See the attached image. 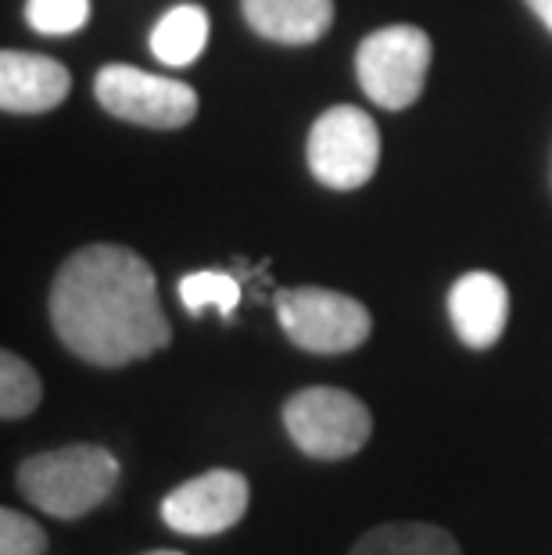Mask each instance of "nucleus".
<instances>
[{
	"label": "nucleus",
	"mask_w": 552,
	"mask_h": 555,
	"mask_svg": "<svg viewBox=\"0 0 552 555\" xmlns=\"http://www.w3.org/2000/svg\"><path fill=\"white\" fill-rule=\"evenodd\" d=\"M0 555H47V534L37 519L0 509Z\"/></svg>",
	"instance_id": "17"
},
{
	"label": "nucleus",
	"mask_w": 552,
	"mask_h": 555,
	"mask_svg": "<svg viewBox=\"0 0 552 555\" xmlns=\"http://www.w3.org/2000/svg\"><path fill=\"white\" fill-rule=\"evenodd\" d=\"M123 466L101 444H65L18 466V491L54 519H79L108 502Z\"/></svg>",
	"instance_id": "2"
},
{
	"label": "nucleus",
	"mask_w": 552,
	"mask_h": 555,
	"mask_svg": "<svg viewBox=\"0 0 552 555\" xmlns=\"http://www.w3.org/2000/svg\"><path fill=\"white\" fill-rule=\"evenodd\" d=\"M277 319L291 345L312 356H345L367 345L373 315L362 301L326 287H295L277 294Z\"/></svg>",
	"instance_id": "5"
},
{
	"label": "nucleus",
	"mask_w": 552,
	"mask_h": 555,
	"mask_svg": "<svg viewBox=\"0 0 552 555\" xmlns=\"http://www.w3.org/2000/svg\"><path fill=\"white\" fill-rule=\"evenodd\" d=\"M244 22L258 37L309 47L334 26V0H241Z\"/></svg>",
	"instance_id": "11"
},
{
	"label": "nucleus",
	"mask_w": 552,
	"mask_h": 555,
	"mask_svg": "<svg viewBox=\"0 0 552 555\" xmlns=\"http://www.w3.org/2000/svg\"><path fill=\"white\" fill-rule=\"evenodd\" d=\"M284 430L301 455L320 463H341L367 448L373 416L351 391L341 387H305L284 401Z\"/></svg>",
	"instance_id": "3"
},
{
	"label": "nucleus",
	"mask_w": 552,
	"mask_h": 555,
	"mask_svg": "<svg viewBox=\"0 0 552 555\" xmlns=\"http://www.w3.org/2000/svg\"><path fill=\"white\" fill-rule=\"evenodd\" d=\"M73 76L62 62L29 51L0 54V108L11 115H40L68 98Z\"/></svg>",
	"instance_id": "10"
},
{
	"label": "nucleus",
	"mask_w": 552,
	"mask_h": 555,
	"mask_svg": "<svg viewBox=\"0 0 552 555\" xmlns=\"http://www.w3.org/2000/svg\"><path fill=\"white\" fill-rule=\"evenodd\" d=\"M144 555H183V552H169V548H158V552H144Z\"/></svg>",
	"instance_id": "19"
},
{
	"label": "nucleus",
	"mask_w": 552,
	"mask_h": 555,
	"mask_svg": "<svg viewBox=\"0 0 552 555\" xmlns=\"http://www.w3.org/2000/svg\"><path fill=\"white\" fill-rule=\"evenodd\" d=\"M252 488L238 469H208L202 477L183 480L162 499V519L176 534L187 538H216L222 530L238 527L248 513Z\"/></svg>",
	"instance_id": "8"
},
{
	"label": "nucleus",
	"mask_w": 552,
	"mask_h": 555,
	"mask_svg": "<svg viewBox=\"0 0 552 555\" xmlns=\"http://www.w3.org/2000/svg\"><path fill=\"white\" fill-rule=\"evenodd\" d=\"M47 309L57 340L101 370L151 359L172 340L155 273L133 247L90 244L68 255Z\"/></svg>",
	"instance_id": "1"
},
{
	"label": "nucleus",
	"mask_w": 552,
	"mask_h": 555,
	"mask_svg": "<svg viewBox=\"0 0 552 555\" xmlns=\"http://www.w3.org/2000/svg\"><path fill=\"white\" fill-rule=\"evenodd\" d=\"M449 319H452L455 337H460L466 348H474V351L491 348L496 340H502L510 323L506 283L496 273H485V269L463 273L449 291Z\"/></svg>",
	"instance_id": "9"
},
{
	"label": "nucleus",
	"mask_w": 552,
	"mask_h": 555,
	"mask_svg": "<svg viewBox=\"0 0 552 555\" xmlns=\"http://www.w3.org/2000/svg\"><path fill=\"white\" fill-rule=\"evenodd\" d=\"M309 172L331 191H359L381 162V129L367 112L337 104L312 122L305 140Z\"/></svg>",
	"instance_id": "6"
},
{
	"label": "nucleus",
	"mask_w": 552,
	"mask_h": 555,
	"mask_svg": "<svg viewBox=\"0 0 552 555\" xmlns=\"http://www.w3.org/2000/svg\"><path fill=\"white\" fill-rule=\"evenodd\" d=\"M348 555H463V552L460 541L445 527L406 519V524H381L367 530L351 545Z\"/></svg>",
	"instance_id": "12"
},
{
	"label": "nucleus",
	"mask_w": 552,
	"mask_h": 555,
	"mask_svg": "<svg viewBox=\"0 0 552 555\" xmlns=\"http://www.w3.org/2000/svg\"><path fill=\"white\" fill-rule=\"evenodd\" d=\"M26 18L43 37H68L87 26L90 0H29Z\"/></svg>",
	"instance_id": "16"
},
{
	"label": "nucleus",
	"mask_w": 552,
	"mask_h": 555,
	"mask_svg": "<svg viewBox=\"0 0 552 555\" xmlns=\"http://www.w3.org/2000/svg\"><path fill=\"white\" fill-rule=\"evenodd\" d=\"M524 4L531 8L535 15L542 18V26H545V29L552 33V0H524Z\"/></svg>",
	"instance_id": "18"
},
{
	"label": "nucleus",
	"mask_w": 552,
	"mask_h": 555,
	"mask_svg": "<svg viewBox=\"0 0 552 555\" xmlns=\"http://www.w3.org/2000/svg\"><path fill=\"white\" fill-rule=\"evenodd\" d=\"M431 37L420 26L373 29L356 51V76L373 104L406 112L420 101L431 68Z\"/></svg>",
	"instance_id": "4"
},
{
	"label": "nucleus",
	"mask_w": 552,
	"mask_h": 555,
	"mask_svg": "<svg viewBox=\"0 0 552 555\" xmlns=\"http://www.w3.org/2000/svg\"><path fill=\"white\" fill-rule=\"evenodd\" d=\"M93 93L115 119L147 129H183L197 115V93L187 82L133 65H104L93 79Z\"/></svg>",
	"instance_id": "7"
},
{
	"label": "nucleus",
	"mask_w": 552,
	"mask_h": 555,
	"mask_svg": "<svg viewBox=\"0 0 552 555\" xmlns=\"http://www.w3.org/2000/svg\"><path fill=\"white\" fill-rule=\"evenodd\" d=\"M180 301L191 315H202L205 309H216L219 315H230L241 301V283L230 273H216V269H202L180 280Z\"/></svg>",
	"instance_id": "15"
},
{
	"label": "nucleus",
	"mask_w": 552,
	"mask_h": 555,
	"mask_svg": "<svg viewBox=\"0 0 552 555\" xmlns=\"http://www.w3.org/2000/svg\"><path fill=\"white\" fill-rule=\"evenodd\" d=\"M43 398V384L37 370L15 356V351H0V416H4L8 423L15 420H26L33 409L40 405Z\"/></svg>",
	"instance_id": "14"
},
{
	"label": "nucleus",
	"mask_w": 552,
	"mask_h": 555,
	"mask_svg": "<svg viewBox=\"0 0 552 555\" xmlns=\"http://www.w3.org/2000/svg\"><path fill=\"white\" fill-rule=\"evenodd\" d=\"M208 43V15L197 4H176L172 11L162 15V22L151 33V54L162 65L187 68L202 57Z\"/></svg>",
	"instance_id": "13"
}]
</instances>
